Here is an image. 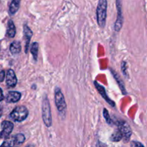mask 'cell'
Listing matches in <instances>:
<instances>
[{"label": "cell", "mask_w": 147, "mask_h": 147, "mask_svg": "<svg viewBox=\"0 0 147 147\" xmlns=\"http://www.w3.org/2000/svg\"><path fill=\"white\" fill-rule=\"evenodd\" d=\"M107 8L108 2L107 0H99L97 7V21L101 28H103L106 23Z\"/></svg>", "instance_id": "1"}, {"label": "cell", "mask_w": 147, "mask_h": 147, "mask_svg": "<svg viewBox=\"0 0 147 147\" xmlns=\"http://www.w3.org/2000/svg\"><path fill=\"white\" fill-rule=\"evenodd\" d=\"M42 116L45 125L47 127H50L52 125V117L50 113V107L49 104L48 99L47 97L43 98V103H42Z\"/></svg>", "instance_id": "2"}, {"label": "cell", "mask_w": 147, "mask_h": 147, "mask_svg": "<svg viewBox=\"0 0 147 147\" xmlns=\"http://www.w3.org/2000/svg\"><path fill=\"white\" fill-rule=\"evenodd\" d=\"M55 103L59 113L61 115H64L66 110V103L64 96L59 88H56L55 90Z\"/></svg>", "instance_id": "3"}, {"label": "cell", "mask_w": 147, "mask_h": 147, "mask_svg": "<svg viewBox=\"0 0 147 147\" xmlns=\"http://www.w3.org/2000/svg\"><path fill=\"white\" fill-rule=\"evenodd\" d=\"M28 116V111L24 106H17L10 113V117L14 121L21 122L25 120Z\"/></svg>", "instance_id": "4"}, {"label": "cell", "mask_w": 147, "mask_h": 147, "mask_svg": "<svg viewBox=\"0 0 147 147\" xmlns=\"http://www.w3.org/2000/svg\"><path fill=\"white\" fill-rule=\"evenodd\" d=\"M118 129L120 131L121 134L122 135V139H123L124 142H128L129 141L130 137L131 136V129L129 125L125 121H121L118 122Z\"/></svg>", "instance_id": "5"}, {"label": "cell", "mask_w": 147, "mask_h": 147, "mask_svg": "<svg viewBox=\"0 0 147 147\" xmlns=\"http://www.w3.org/2000/svg\"><path fill=\"white\" fill-rule=\"evenodd\" d=\"M117 9H118V17L115 23V30L116 32L120 31L122 25V1L121 0H116Z\"/></svg>", "instance_id": "6"}, {"label": "cell", "mask_w": 147, "mask_h": 147, "mask_svg": "<svg viewBox=\"0 0 147 147\" xmlns=\"http://www.w3.org/2000/svg\"><path fill=\"white\" fill-rule=\"evenodd\" d=\"M13 127H14V125L12 122L9 121H3L2 123H1L2 131L0 132V139L8 137L10 134L12 133V131Z\"/></svg>", "instance_id": "7"}, {"label": "cell", "mask_w": 147, "mask_h": 147, "mask_svg": "<svg viewBox=\"0 0 147 147\" xmlns=\"http://www.w3.org/2000/svg\"><path fill=\"white\" fill-rule=\"evenodd\" d=\"M17 83V77L14 73V70L10 69L7 73V78H6V83L7 86L10 88H14Z\"/></svg>", "instance_id": "8"}, {"label": "cell", "mask_w": 147, "mask_h": 147, "mask_svg": "<svg viewBox=\"0 0 147 147\" xmlns=\"http://www.w3.org/2000/svg\"><path fill=\"white\" fill-rule=\"evenodd\" d=\"M95 87L97 88V89L98 92L100 93V95L102 96V97L103 98L105 99V100H106V101L108 102V103H109L111 106L114 107V106H115V103H114V102L112 101L111 99H110L109 97L107 96L106 91H105V88H104L103 86H100V85H99L98 83H97V82H95Z\"/></svg>", "instance_id": "9"}, {"label": "cell", "mask_w": 147, "mask_h": 147, "mask_svg": "<svg viewBox=\"0 0 147 147\" xmlns=\"http://www.w3.org/2000/svg\"><path fill=\"white\" fill-rule=\"evenodd\" d=\"M23 32H24V42H25V50H24V52H25V53H27V50H28L30 39H31L32 36H33V32L29 28L28 26L27 25L24 26V30H23Z\"/></svg>", "instance_id": "10"}, {"label": "cell", "mask_w": 147, "mask_h": 147, "mask_svg": "<svg viewBox=\"0 0 147 147\" xmlns=\"http://www.w3.org/2000/svg\"><path fill=\"white\" fill-rule=\"evenodd\" d=\"M20 98H21L20 93L17 91H10L6 97V100L7 103H17L20 100Z\"/></svg>", "instance_id": "11"}, {"label": "cell", "mask_w": 147, "mask_h": 147, "mask_svg": "<svg viewBox=\"0 0 147 147\" xmlns=\"http://www.w3.org/2000/svg\"><path fill=\"white\" fill-rule=\"evenodd\" d=\"M10 53L12 55H17L21 52V44L18 41H14L12 42L10 47Z\"/></svg>", "instance_id": "12"}, {"label": "cell", "mask_w": 147, "mask_h": 147, "mask_svg": "<svg viewBox=\"0 0 147 147\" xmlns=\"http://www.w3.org/2000/svg\"><path fill=\"white\" fill-rule=\"evenodd\" d=\"M16 34V28L14 22L12 20H10L7 24V34L9 37H14Z\"/></svg>", "instance_id": "13"}, {"label": "cell", "mask_w": 147, "mask_h": 147, "mask_svg": "<svg viewBox=\"0 0 147 147\" xmlns=\"http://www.w3.org/2000/svg\"><path fill=\"white\" fill-rule=\"evenodd\" d=\"M20 1L21 0H12L10 5V13L13 15V14H15L19 9V7H20Z\"/></svg>", "instance_id": "14"}, {"label": "cell", "mask_w": 147, "mask_h": 147, "mask_svg": "<svg viewBox=\"0 0 147 147\" xmlns=\"http://www.w3.org/2000/svg\"><path fill=\"white\" fill-rule=\"evenodd\" d=\"M121 139H122V135L119 129H118L116 131L114 132L110 137V140L113 142H120Z\"/></svg>", "instance_id": "15"}, {"label": "cell", "mask_w": 147, "mask_h": 147, "mask_svg": "<svg viewBox=\"0 0 147 147\" xmlns=\"http://www.w3.org/2000/svg\"><path fill=\"white\" fill-rule=\"evenodd\" d=\"M14 139V145H20L22 144V143H24V140H25V137L23 134H18L15 135V136L13 137Z\"/></svg>", "instance_id": "16"}, {"label": "cell", "mask_w": 147, "mask_h": 147, "mask_svg": "<svg viewBox=\"0 0 147 147\" xmlns=\"http://www.w3.org/2000/svg\"><path fill=\"white\" fill-rule=\"evenodd\" d=\"M30 51H31L32 55H33V58H34V60L36 61L37 58V53H38V43L37 42L33 43V44L32 45Z\"/></svg>", "instance_id": "17"}, {"label": "cell", "mask_w": 147, "mask_h": 147, "mask_svg": "<svg viewBox=\"0 0 147 147\" xmlns=\"http://www.w3.org/2000/svg\"><path fill=\"white\" fill-rule=\"evenodd\" d=\"M1 146H15L14 145V139L11 138V139H9L7 140H6L4 143L1 144Z\"/></svg>", "instance_id": "18"}, {"label": "cell", "mask_w": 147, "mask_h": 147, "mask_svg": "<svg viewBox=\"0 0 147 147\" xmlns=\"http://www.w3.org/2000/svg\"><path fill=\"white\" fill-rule=\"evenodd\" d=\"M103 116H104V118L105 119V120H106L107 123H111V119H110V117L109 113H108V111H107L106 109H104Z\"/></svg>", "instance_id": "19"}, {"label": "cell", "mask_w": 147, "mask_h": 147, "mask_svg": "<svg viewBox=\"0 0 147 147\" xmlns=\"http://www.w3.org/2000/svg\"><path fill=\"white\" fill-rule=\"evenodd\" d=\"M113 75H114V76H115V78H116L117 81H118V83H119V86H120V88H121V90H122V93H123L124 94H125V92L124 91V90H125V89H124L123 85H122V82L121 81V80H120V79L119 78H118V76H117L116 74H115V72H113Z\"/></svg>", "instance_id": "20"}, {"label": "cell", "mask_w": 147, "mask_h": 147, "mask_svg": "<svg viewBox=\"0 0 147 147\" xmlns=\"http://www.w3.org/2000/svg\"><path fill=\"white\" fill-rule=\"evenodd\" d=\"M4 76H5V73L4 70L0 72V82H2L4 79Z\"/></svg>", "instance_id": "21"}, {"label": "cell", "mask_w": 147, "mask_h": 147, "mask_svg": "<svg viewBox=\"0 0 147 147\" xmlns=\"http://www.w3.org/2000/svg\"><path fill=\"white\" fill-rule=\"evenodd\" d=\"M131 146H143V144H141V143H138V142H132V143H131Z\"/></svg>", "instance_id": "22"}, {"label": "cell", "mask_w": 147, "mask_h": 147, "mask_svg": "<svg viewBox=\"0 0 147 147\" xmlns=\"http://www.w3.org/2000/svg\"><path fill=\"white\" fill-rule=\"evenodd\" d=\"M4 95H3V92L2 90L0 88V101H1L2 100H4Z\"/></svg>", "instance_id": "23"}, {"label": "cell", "mask_w": 147, "mask_h": 147, "mask_svg": "<svg viewBox=\"0 0 147 147\" xmlns=\"http://www.w3.org/2000/svg\"><path fill=\"white\" fill-rule=\"evenodd\" d=\"M1 111L0 110V117H1Z\"/></svg>", "instance_id": "24"}]
</instances>
